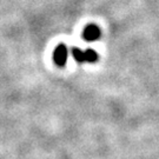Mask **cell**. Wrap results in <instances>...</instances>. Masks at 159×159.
<instances>
[{"label":"cell","mask_w":159,"mask_h":159,"mask_svg":"<svg viewBox=\"0 0 159 159\" xmlns=\"http://www.w3.org/2000/svg\"><path fill=\"white\" fill-rule=\"evenodd\" d=\"M99 37H100V30L96 25L86 26L84 32H83V38L86 41H94V40L99 39Z\"/></svg>","instance_id":"cell-2"},{"label":"cell","mask_w":159,"mask_h":159,"mask_svg":"<svg viewBox=\"0 0 159 159\" xmlns=\"http://www.w3.org/2000/svg\"><path fill=\"white\" fill-rule=\"evenodd\" d=\"M84 54H85L86 63H94L98 60V53L93 50H86L84 51Z\"/></svg>","instance_id":"cell-3"},{"label":"cell","mask_w":159,"mask_h":159,"mask_svg":"<svg viewBox=\"0 0 159 159\" xmlns=\"http://www.w3.org/2000/svg\"><path fill=\"white\" fill-rule=\"evenodd\" d=\"M72 56H73L74 60L77 63H85V54L84 51H81L79 48H73L72 50Z\"/></svg>","instance_id":"cell-4"},{"label":"cell","mask_w":159,"mask_h":159,"mask_svg":"<svg viewBox=\"0 0 159 159\" xmlns=\"http://www.w3.org/2000/svg\"><path fill=\"white\" fill-rule=\"evenodd\" d=\"M67 47L64 44H60V45H58L56 47V50L53 52V60H54V63L57 64L58 66H64L66 64V60H67Z\"/></svg>","instance_id":"cell-1"}]
</instances>
